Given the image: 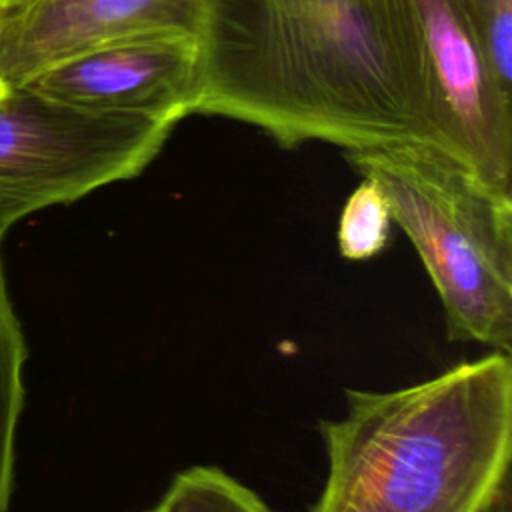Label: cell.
<instances>
[{
    "label": "cell",
    "mask_w": 512,
    "mask_h": 512,
    "mask_svg": "<svg viewBox=\"0 0 512 512\" xmlns=\"http://www.w3.org/2000/svg\"><path fill=\"white\" fill-rule=\"evenodd\" d=\"M416 248L450 342L512 350V196L430 144L348 152Z\"/></svg>",
    "instance_id": "cell-3"
},
{
    "label": "cell",
    "mask_w": 512,
    "mask_h": 512,
    "mask_svg": "<svg viewBox=\"0 0 512 512\" xmlns=\"http://www.w3.org/2000/svg\"><path fill=\"white\" fill-rule=\"evenodd\" d=\"M320 432L328 474L310 512H480L510 478V354L388 392L348 390L344 416Z\"/></svg>",
    "instance_id": "cell-2"
},
{
    "label": "cell",
    "mask_w": 512,
    "mask_h": 512,
    "mask_svg": "<svg viewBox=\"0 0 512 512\" xmlns=\"http://www.w3.org/2000/svg\"><path fill=\"white\" fill-rule=\"evenodd\" d=\"M492 72L510 90L512 78V0H470Z\"/></svg>",
    "instance_id": "cell-11"
},
{
    "label": "cell",
    "mask_w": 512,
    "mask_h": 512,
    "mask_svg": "<svg viewBox=\"0 0 512 512\" xmlns=\"http://www.w3.org/2000/svg\"><path fill=\"white\" fill-rule=\"evenodd\" d=\"M480 512H512V500H510V478H506L496 492L488 498V502L482 506Z\"/></svg>",
    "instance_id": "cell-12"
},
{
    "label": "cell",
    "mask_w": 512,
    "mask_h": 512,
    "mask_svg": "<svg viewBox=\"0 0 512 512\" xmlns=\"http://www.w3.org/2000/svg\"><path fill=\"white\" fill-rule=\"evenodd\" d=\"M204 66V36H148L76 58L24 86L100 114L178 124L198 110Z\"/></svg>",
    "instance_id": "cell-6"
},
{
    "label": "cell",
    "mask_w": 512,
    "mask_h": 512,
    "mask_svg": "<svg viewBox=\"0 0 512 512\" xmlns=\"http://www.w3.org/2000/svg\"><path fill=\"white\" fill-rule=\"evenodd\" d=\"M390 208L380 186L364 178L348 196L340 224L338 248L348 260H366L388 246L390 240Z\"/></svg>",
    "instance_id": "cell-10"
},
{
    "label": "cell",
    "mask_w": 512,
    "mask_h": 512,
    "mask_svg": "<svg viewBox=\"0 0 512 512\" xmlns=\"http://www.w3.org/2000/svg\"><path fill=\"white\" fill-rule=\"evenodd\" d=\"M208 0H34L0 12V78L10 88L86 54L148 36L206 38Z\"/></svg>",
    "instance_id": "cell-5"
},
{
    "label": "cell",
    "mask_w": 512,
    "mask_h": 512,
    "mask_svg": "<svg viewBox=\"0 0 512 512\" xmlns=\"http://www.w3.org/2000/svg\"><path fill=\"white\" fill-rule=\"evenodd\" d=\"M26 342L14 314L0 258V512H8L14 484V440L24 406Z\"/></svg>",
    "instance_id": "cell-8"
},
{
    "label": "cell",
    "mask_w": 512,
    "mask_h": 512,
    "mask_svg": "<svg viewBox=\"0 0 512 512\" xmlns=\"http://www.w3.org/2000/svg\"><path fill=\"white\" fill-rule=\"evenodd\" d=\"M204 42L196 112L256 124L284 146L430 144L462 160L418 0H208Z\"/></svg>",
    "instance_id": "cell-1"
},
{
    "label": "cell",
    "mask_w": 512,
    "mask_h": 512,
    "mask_svg": "<svg viewBox=\"0 0 512 512\" xmlns=\"http://www.w3.org/2000/svg\"><path fill=\"white\" fill-rule=\"evenodd\" d=\"M148 512H272L248 486L216 466L178 472Z\"/></svg>",
    "instance_id": "cell-9"
},
{
    "label": "cell",
    "mask_w": 512,
    "mask_h": 512,
    "mask_svg": "<svg viewBox=\"0 0 512 512\" xmlns=\"http://www.w3.org/2000/svg\"><path fill=\"white\" fill-rule=\"evenodd\" d=\"M34 0H0V12L2 10H14V8H22L26 4H30Z\"/></svg>",
    "instance_id": "cell-13"
},
{
    "label": "cell",
    "mask_w": 512,
    "mask_h": 512,
    "mask_svg": "<svg viewBox=\"0 0 512 512\" xmlns=\"http://www.w3.org/2000/svg\"><path fill=\"white\" fill-rule=\"evenodd\" d=\"M174 122L100 114L30 86L0 96V242L24 216L138 176Z\"/></svg>",
    "instance_id": "cell-4"
},
{
    "label": "cell",
    "mask_w": 512,
    "mask_h": 512,
    "mask_svg": "<svg viewBox=\"0 0 512 512\" xmlns=\"http://www.w3.org/2000/svg\"><path fill=\"white\" fill-rule=\"evenodd\" d=\"M8 90H10V86H8V84H4V82H2V78H0V96H4Z\"/></svg>",
    "instance_id": "cell-14"
},
{
    "label": "cell",
    "mask_w": 512,
    "mask_h": 512,
    "mask_svg": "<svg viewBox=\"0 0 512 512\" xmlns=\"http://www.w3.org/2000/svg\"><path fill=\"white\" fill-rule=\"evenodd\" d=\"M432 76L460 158L512 196L510 90L490 68L470 0H418Z\"/></svg>",
    "instance_id": "cell-7"
}]
</instances>
